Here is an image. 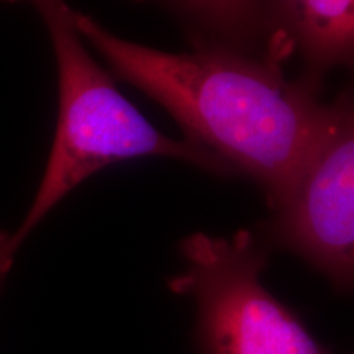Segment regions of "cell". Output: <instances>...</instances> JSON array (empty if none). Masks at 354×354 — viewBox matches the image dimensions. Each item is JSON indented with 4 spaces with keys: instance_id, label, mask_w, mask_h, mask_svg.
<instances>
[{
    "instance_id": "1",
    "label": "cell",
    "mask_w": 354,
    "mask_h": 354,
    "mask_svg": "<svg viewBox=\"0 0 354 354\" xmlns=\"http://www.w3.org/2000/svg\"><path fill=\"white\" fill-rule=\"evenodd\" d=\"M86 44L123 81L153 97L192 141L245 172L274 209L289 190L325 110L322 81L225 48L167 53L128 41L74 8Z\"/></svg>"
},
{
    "instance_id": "2",
    "label": "cell",
    "mask_w": 354,
    "mask_h": 354,
    "mask_svg": "<svg viewBox=\"0 0 354 354\" xmlns=\"http://www.w3.org/2000/svg\"><path fill=\"white\" fill-rule=\"evenodd\" d=\"M25 2L41 19L57 68V122L55 140L28 214L12 233L17 248L71 190L92 174L133 158L159 156L192 162L214 172H232L189 140H174L158 130L128 102L113 79L86 48L68 0Z\"/></svg>"
},
{
    "instance_id": "3",
    "label": "cell",
    "mask_w": 354,
    "mask_h": 354,
    "mask_svg": "<svg viewBox=\"0 0 354 354\" xmlns=\"http://www.w3.org/2000/svg\"><path fill=\"white\" fill-rule=\"evenodd\" d=\"M180 253L185 268L169 289L196 302L203 354H331L264 287L268 253L253 233L190 234Z\"/></svg>"
},
{
    "instance_id": "4",
    "label": "cell",
    "mask_w": 354,
    "mask_h": 354,
    "mask_svg": "<svg viewBox=\"0 0 354 354\" xmlns=\"http://www.w3.org/2000/svg\"><path fill=\"white\" fill-rule=\"evenodd\" d=\"M263 240L348 290L354 274V113L348 91L325 104L315 136Z\"/></svg>"
},
{
    "instance_id": "5",
    "label": "cell",
    "mask_w": 354,
    "mask_h": 354,
    "mask_svg": "<svg viewBox=\"0 0 354 354\" xmlns=\"http://www.w3.org/2000/svg\"><path fill=\"white\" fill-rule=\"evenodd\" d=\"M269 53L274 63L299 57L307 76L320 79L351 64L354 0H264Z\"/></svg>"
},
{
    "instance_id": "6",
    "label": "cell",
    "mask_w": 354,
    "mask_h": 354,
    "mask_svg": "<svg viewBox=\"0 0 354 354\" xmlns=\"http://www.w3.org/2000/svg\"><path fill=\"white\" fill-rule=\"evenodd\" d=\"M183 25L196 48H225L272 61L264 0H148Z\"/></svg>"
},
{
    "instance_id": "7",
    "label": "cell",
    "mask_w": 354,
    "mask_h": 354,
    "mask_svg": "<svg viewBox=\"0 0 354 354\" xmlns=\"http://www.w3.org/2000/svg\"><path fill=\"white\" fill-rule=\"evenodd\" d=\"M19 248L13 243L12 233L0 232V279H2L12 268L13 258H15Z\"/></svg>"
}]
</instances>
